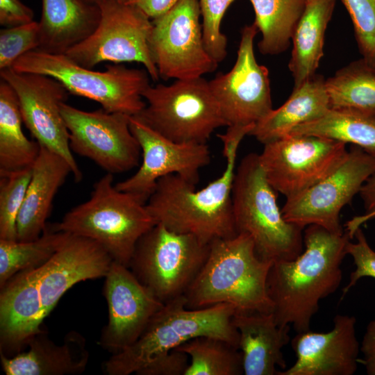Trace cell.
<instances>
[{
	"label": "cell",
	"mask_w": 375,
	"mask_h": 375,
	"mask_svg": "<svg viewBox=\"0 0 375 375\" xmlns=\"http://www.w3.org/2000/svg\"><path fill=\"white\" fill-rule=\"evenodd\" d=\"M253 125L231 126L217 136L223 144L226 167L219 177L196 190V185L177 174L160 178L146 203L156 224L190 234L210 244L238 234L234 222L232 188L239 145Z\"/></svg>",
	"instance_id": "obj_1"
},
{
	"label": "cell",
	"mask_w": 375,
	"mask_h": 375,
	"mask_svg": "<svg viewBox=\"0 0 375 375\" xmlns=\"http://www.w3.org/2000/svg\"><path fill=\"white\" fill-rule=\"evenodd\" d=\"M303 237V251L293 260L274 262L267 283L276 324L296 333L310 330L320 301L340 286L351 240L346 231L336 234L316 224L307 226Z\"/></svg>",
	"instance_id": "obj_2"
},
{
	"label": "cell",
	"mask_w": 375,
	"mask_h": 375,
	"mask_svg": "<svg viewBox=\"0 0 375 375\" xmlns=\"http://www.w3.org/2000/svg\"><path fill=\"white\" fill-rule=\"evenodd\" d=\"M272 263L258 256L246 233L212 241L205 263L183 295L186 308L227 303L238 312H272L267 284Z\"/></svg>",
	"instance_id": "obj_3"
},
{
	"label": "cell",
	"mask_w": 375,
	"mask_h": 375,
	"mask_svg": "<svg viewBox=\"0 0 375 375\" xmlns=\"http://www.w3.org/2000/svg\"><path fill=\"white\" fill-rule=\"evenodd\" d=\"M276 193L259 154L246 155L236 167L232 188L235 228L251 237L260 258L273 262L293 260L303 250V228L284 218Z\"/></svg>",
	"instance_id": "obj_4"
},
{
	"label": "cell",
	"mask_w": 375,
	"mask_h": 375,
	"mask_svg": "<svg viewBox=\"0 0 375 375\" xmlns=\"http://www.w3.org/2000/svg\"><path fill=\"white\" fill-rule=\"evenodd\" d=\"M107 173L93 186L90 198L68 211L56 229L96 241L113 261L128 267L139 239L156 224L146 203L119 190Z\"/></svg>",
	"instance_id": "obj_5"
},
{
	"label": "cell",
	"mask_w": 375,
	"mask_h": 375,
	"mask_svg": "<svg viewBox=\"0 0 375 375\" xmlns=\"http://www.w3.org/2000/svg\"><path fill=\"white\" fill-rule=\"evenodd\" d=\"M235 312L227 303L188 309L184 296L178 297L164 304L133 344L112 354L104 364L105 372L136 373L156 356L200 336L219 338L239 349V334L232 320Z\"/></svg>",
	"instance_id": "obj_6"
},
{
	"label": "cell",
	"mask_w": 375,
	"mask_h": 375,
	"mask_svg": "<svg viewBox=\"0 0 375 375\" xmlns=\"http://www.w3.org/2000/svg\"><path fill=\"white\" fill-rule=\"evenodd\" d=\"M12 68L24 73L52 77L69 94L99 103L110 112L135 116L145 106L142 93L150 85L146 69L107 65L105 71H94L77 64L65 54L35 49L18 58Z\"/></svg>",
	"instance_id": "obj_7"
},
{
	"label": "cell",
	"mask_w": 375,
	"mask_h": 375,
	"mask_svg": "<svg viewBox=\"0 0 375 375\" xmlns=\"http://www.w3.org/2000/svg\"><path fill=\"white\" fill-rule=\"evenodd\" d=\"M142 97L146 106L135 117L175 142L206 144L217 128L227 126L203 76L150 85Z\"/></svg>",
	"instance_id": "obj_8"
},
{
	"label": "cell",
	"mask_w": 375,
	"mask_h": 375,
	"mask_svg": "<svg viewBox=\"0 0 375 375\" xmlns=\"http://www.w3.org/2000/svg\"><path fill=\"white\" fill-rule=\"evenodd\" d=\"M209 251L195 236L156 224L138 241L128 267L165 304L184 295Z\"/></svg>",
	"instance_id": "obj_9"
},
{
	"label": "cell",
	"mask_w": 375,
	"mask_h": 375,
	"mask_svg": "<svg viewBox=\"0 0 375 375\" xmlns=\"http://www.w3.org/2000/svg\"><path fill=\"white\" fill-rule=\"evenodd\" d=\"M99 24L87 38L65 54L86 68L102 62L142 64L153 81L160 78L149 47L152 20L138 7L118 0H96Z\"/></svg>",
	"instance_id": "obj_10"
},
{
	"label": "cell",
	"mask_w": 375,
	"mask_h": 375,
	"mask_svg": "<svg viewBox=\"0 0 375 375\" xmlns=\"http://www.w3.org/2000/svg\"><path fill=\"white\" fill-rule=\"evenodd\" d=\"M347 144L311 135H287L267 142L259 158L278 193L294 197L331 174L344 161Z\"/></svg>",
	"instance_id": "obj_11"
},
{
	"label": "cell",
	"mask_w": 375,
	"mask_h": 375,
	"mask_svg": "<svg viewBox=\"0 0 375 375\" xmlns=\"http://www.w3.org/2000/svg\"><path fill=\"white\" fill-rule=\"evenodd\" d=\"M200 17L199 0H178L152 19L149 47L162 79L199 78L217 67L206 49Z\"/></svg>",
	"instance_id": "obj_12"
},
{
	"label": "cell",
	"mask_w": 375,
	"mask_h": 375,
	"mask_svg": "<svg viewBox=\"0 0 375 375\" xmlns=\"http://www.w3.org/2000/svg\"><path fill=\"white\" fill-rule=\"evenodd\" d=\"M375 172V158L352 145L341 165L302 193L289 199L281 209L284 218L302 228L311 224L342 234L340 213Z\"/></svg>",
	"instance_id": "obj_13"
},
{
	"label": "cell",
	"mask_w": 375,
	"mask_h": 375,
	"mask_svg": "<svg viewBox=\"0 0 375 375\" xmlns=\"http://www.w3.org/2000/svg\"><path fill=\"white\" fill-rule=\"evenodd\" d=\"M60 111L69 131L72 151L112 174L140 165L141 148L131 131L130 115L102 108L84 111L65 102L61 103Z\"/></svg>",
	"instance_id": "obj_14"
},
{
	"label": "cell",
	"mask_w": 375,
	"mask_h": 375,
	"mask_svg": "<svg viewBox=\"0 0 375 375\" xmlns=\"http://www.w3.org/2000/svg\"><path fill=\"white\" fill-rule=\"evenodd\" d=\"M1 79L15 92L23 123L40 146L62 156L69 164L75 182L83 174L72 155L69 133L60 111L69 92L56 79L39 74L0 70Z\"/></svg>",
	"instance_id": "obj_15"
},
{
	"label": "cell",
	"mask_w": 375,
	"mask_h": 375,
	"mask_svg": "<svg viewBox=\"0 0 375 375\" xmlns=\"http://www.w3.org/2000/svg\"><path fill=\"white\" fill-rule=\"evenodd\" d=\"M258 32L254 22L245 26L232 69L208 81L227 127L254 125L273 109L269 72L253 50Z\"/></svg>",
	"instance_id": "obj_16"
},
{
	"label": "cell",
	"mask_w": 375,
	"mask_h": 375,
	"mask_svg": "<svg viewBox=\"0 0 375 375\" xmlns=\"http://www.w3.org/2000/svg\"><path fill=\"white\" fill-rule=\"evenodd\" d=\"M129 126L140 146L142 160L135 174L115 184L117 189L130 193L146 203L157 181L165 176L177 174L197 185L200 170L211 160L207 144L175 142L135 116L130 117Z\"/></svg>",
	"instance_id": "obj_17"
},
{
	"label": "cell",
	"mask_w": 375,
	"mask_h": 375,
	"mask_svg": "<svg viewBox=\"0 0 375 375\" xmlns=\"http://www.w3.org/2000/svg\"><path fill=\"white\" fill-rule=\"evenodd\" d=\"M104 278L103 294L108 305V317L99 344L115 354L138 340L164 303L122 264L112 260Z\"/></svg>",
	"instance_id": "obj_18"
},
{
	"label": "cell",
	"mask_w": 375,
	"mask_h": 375,
	"mask_svg": "<svg viewBox=\"0 0 375 375\" xmlns=\"http://www.w3.org/2000/svg\"><path fill=\"white\" fill-rule=\"evenodd\" d=\"M354 316L338 314L327 332L297 333L291 340L295 362L277 375H353L358 369L360 343Z\"/></svg>",
	"instance_id": "obj_19"
},
{
	"label": "cell",
	"mask_w": 375,
	"mask_h": 375,
	"mask_svg": "<svg viewBox=\"0 0 375 375\" xmlns=\"http://www.w3.org/2000/svg\"><path fill=\"white\" fill-rule=\"evenodd\" d=\"M112 259L96 241L69 233L58 251L39 267L38 286L45 318L75 284L105 277Z\"/></svg>",
	"instance_id": "obj_20"
},
{
	"label": "cell",
	"mask_w": 375,
	"mask_h": 375,
	"mask_svg": "<svg viewBox=\"0 0 375 375\" xmlns=\"http://www.w3.org/2000/svg\"><path fill=\"white\" fill-rule=\"evenodd\" d=\"M39 267L13 276L1 288L0 353H18L42 331L44 317L38 286Z\"/></svg>",
	"instance_id": "obj_21"
},
{
	"label": "cell",
	"mask_w": 375,
	"mask_h": 375,
	"mask_svg": "<svg viewBox=\"0 0 375 375\" xmlns=\"http://www.w3.org/2000/svg\"><path fill=\"white\" fill-rule=\"evenodd\" d=\"M26 351L8 357L0 353L2 369L6 375H65L83 372L89 353L85 338L70 331L62 344L51 341L43 331L33 337Z\"/></svg>",
	"instance_id": "obj_22"
},
{
	"label": "cell",
	"mask_w": 375,
	"mask_h": 375,
	"mask_svg": "<svg viewBox=\"0 0 375 375\" xmlns=\"http://www.w3.org/2000/svg\"><path fill=\"white\" fill-rule=\"evenodd\" d=\"M232 320L239 334L244 374L277 375V367L285 368L282 349L290 341V326H278L272 312H235Z\"/></svg>",
	"instance_id": "obj_23"
},
{
	"label": "cell",
	"mask_w": 375,
	"mask_h": 375,
	"mask_svg": "<svg viewBox=\"0 0 375 375\" xmlns=\"http://www.w3.org/2000/svg\"><path fill=\"white\" fill-rule=\"evenodd\" d=\"M69 174L72 169L65 159L40 146L17 221V241H31L42 235L53 199Z\"/></svg>",
	"instance_id": "obj_24"
},
{
	"label": "cell",
	"mask_w": 375,
	"mask_h": 375,
	"mask_svg": "<svg viewBox=\"0 0 375 375\" xmlns=\"http://www.w3.org/2000/svg\"><path fill=\"white\" fill-rule=\"evenodd\" d=\"M100 17L98 6L84 0H42L38 49L65 54L93 33Z\"/></svg>",
	"instance_id": "obj_25"
},
{
	"label": "cell",
	"mask_w": 375,
	"mask_h": 375,
	"mask_svg": "<svg viewBox=\"0 0 375 375\" xmlns=\"http://www.w3.org/2000/svg\"><path fill=\"white\" fill-rule=\"evenodd\" d=\"M329 109L325 79L322 75L315 74L293 88L281 107L272 109L256 122L249 135L265 144L288 135L298 125L322 117Z\"/></svg>",
	"instance_id": "obj_26"
},
{
	"label": "cell",
	"mask_w": 375,
	"mask_h": 375,
	"mask_svg": "<svg viewBox=\"0 0 375 375\" xmlns=\"http://www.w3.org/2000/svg\"><path fill=\"white\" fill-rule=\"evenodd\" d=\"M335 3V0H306L305 10L292 37L293 47L288 67L294 88L316 74Z\"/></svg>",
	"instance_id": "obj_27"
},
{
	"label": "cell",
	"mask_w": 375,
	"mask_h": 375,
	"mask_svg": "<svg viewBox=\"0 0 375 375\" xmlns=\"http://www.w3.org/2000/svg\"><path fill=\"white\" fill-rule=\"evenodd\" d=\"M19 101L12 88L0 81V176L32 167L40 145L24 135Z\"/></svg>",
	"instance_id": "obj_28"
},
{
	"label": "cell",
	"mask_w": 375,
	"mask_h": 375,
	"mask_svg": "<svg viewBox=\"0 0 375 375\" xmlns=\"http://www.w3.org/2000/svg\"><path fill=\"white\" fill-rule=\"evenodd\" d=\"M288 135H311L358 146L375 158V117L329 109L322 117L297 126Z\"/></svg>",
	"instance_id": "obj_29"
},
{
	"label": "cell",
	"mask_w": 375,
	"mask_h": 375,
	"mask_svg": "<svg viewBox=\"0 0 375 375\" xmlns=\"http://www.w3.org/2000/svg\"><path fill=\"white\" fill-rule=\"evenodd\" d=\"M254 12V23L262 38L258 50L264 55L284 52L290 46L296 26L306 5V0H249Z\"/></svg>",
	"instance_id": "obj_30"
},
{
	"label": "cell",
	"mask_w": 375,
	"mask_h": 375,
	"mask_svg": "<svg viewBox=\"0 0 375 375\" xmlns=\"http://www.w3.org/2000/svg\"><path fill=\"white\" fill-rule=\"evenodd\" d=\"M330 109L350 110L375 117V69L361 58L325 80Z\"/></svg>",
	"instance_id": "obj_31"
},
{
	"label": "cell",
	"mask_w": 375,
	"mask_h": 375,
	"mask_svg": "<svg viewBox=\"0 0 375 375\" xmlns=\"http://www.w3.org/2000/svg\"><path fill=\"white\" fill-rule=\"evenodd\" d=\"M69 233L47 225L42 235L21 242L0 240V288L21 271L40 267L61 247Z\"/></svg>",
	"instance_id": "obj_32"
},
{
	"label": "cell",
	"mask_w": 375,
	"mask_h": 375,
	"mask_svg": "<svg viewBox=\"0 0 375 375\" xmlns=\"http://www.w3.org/2000/svg\"><path fill=\"white\" fill-rule=\"evenodd\" d=\"M175 349L190 357V365L185 375L244 374L240 351L225 340L200 336Z\"/></svg>",
	"instance_id": "obj_33"
},
{
	"label": "cell",
	"mask_w": 375,
	"mask_h": 375,
	"mask_svg": "<svg viewBox=\"0 0 375 375\" xmlns=\"http://www.w3.org/2000/svg\"><path fill=\"white\" fill-rule=\"evenodd\" d=\"M32 167L0 176V240H17V221L31 178Z\"/></svg>",
	"instance_id": "obj_34"
},
{
	"label": "cell",
	"mask_w": 375,
	"mask_h": 375,
	"mask_svg": "<svg viewBox=\"0 0 375 375\" xmlns=\"http://www.w3.org/2000/svg\"><path fill=\"white\" fill-rule=\"evenodd\" d=\"M234 1L199 0L203 43L208 53L217 63L227 55V38L221 31V24L226 11Z\"/></svg>",
	"instance_id": "obj_35"
},
{
	"label": "cell",
	"mask_w": 375,
	"mask_h": 375,
	"mask_svg": "<svg viewBox=\"0 0 375 375\" xmlns=\"http://www.w3.org/2000/svg\"><path fill=\"white\" fill-rule=\"evenodd\" d=\"M341 1L351 18L362 58L375 69V0Z\"/></svg>",
	"instance_id": "obj_36"
},
{
	"label": "cell",
	"mask_w": 375,
	"mask_h": 375,
	"mask_svg": "<svg viewBox=\"0 0 375 375\" xmlns=\"http://www.w3.org/2000/svg\"><path fill=\"white\" fill-rule=\"evenodd\" d=\"M40 44L39 22L4 28L0 31V70L10 68L26 53Z\"/></svg>",
	"instance_id": "obj_37"
},
{
	"label": "cell",
	"mask_w": 375,
	"mask_h": 375,
	"mask_svg": "<svg viewBox=\"0 0 375 375\" xmlns=\"http://www.w3.org/2000/svg\"><path fill=\"white\" fill-rule=\"evenodd\" d=\"M356 242H348L346 247L347 254L352 257L355 269L349 276V281L342 289V298L353 288L357 282L364 278H375V251L370 247L360 227L354 233Z\"/></svg>",
	"instance_id": "obj_38"
},
{
	"label": "cell",
	"mask_w": 375,
	"mask_h": 375,
	"mask_svg": "<svg viewBox=\"0 0 375 375\" xmlns=\"http://www.w3.org/2000/svg\"><path fill=\"white\" fill-rule=\"evenodd\" d=\"M189 365V356L182 351L174 349L152 358L135 374L185 375Z\"/></svg>",
	"instance_id": "obj_39"
},
{
	"label": "cell",
	"mask_w": 375,
	"mask_h": 375,
	"mask_svg": "<svg viewBox=\"0 0 375 375\" xmlns=\"http://www.w3.org/2000/svg\"><path fill=\"white\" fill-rule=\"evenodd\" d=\"M33 10L20 0H0V24L14 27L33 22Z\"/></svg>",
	"instance_id": "obj_40"
},
{
	"label": "cell",
	"mask_w": 375,
	"mask_h": 375,
	"mask_svg": "<svg viewBox=\"0 0 375 375\" xmlns=\"http://www.w3.org/2000/svg\"><path fill=\"white\" fill-rule=\"evenodd\" d=\"M362 363L368 375H375V317L367 324L360 343Z\"/></svg>",
	"instance_id": "obj_41"
},
{
	"label": "cell",
	"mask_w": 375,
	"mask_h": 375,
	"mask_svg": "<svg viewBox=\"0 0 375 375\" xmlns=\"http://www.w3.org/2000/svg\"><path fill=\"white\" fill-rule=\"evenodd\" d=\"M178 1V0H127L125 3L138 7L152 20L170 10Z\"/></svg>",
	"instance_id": "obj_42"
},
{
	"label": "cell",
	"mask_w": 375,
	"mask_h": 375,
	"mask_svg": "<svg viewBox=\"0 0 375 375\" xmlns=\"http://www.w3.org/2000/svg\"><path fill=\"white\" fill-rule=\"evenodd\" d=\"M365 212L363 215H368L375 212V172L371 175L360 192Z\"/></svg>",
	"instance_id": "obj_43"
},
{
	"label": "cell",
	"mask_w": 375,
	"mask_h": 375,
	"mask_svg": "<svg viewBox=\"0 0 375 375\" xmlns=\"http://www.w3.org/2000/svg\"><path fill=\"white\" fill-rule=\"evenodd\" d=\"M375 218V212L368 215H358L353 217L349 220L346 224V231L349 236L352 238L355 231L360 227V226L369 219Z\"/></svg>",
	"instance_id": "obj_44"
},
{
	"label": "cell",
	"mask_w": 375,
	"mask_h": 375,
	"mask_svg": "<svg viewBox=\"0 0 375 375\" xmlns=\"http://www.w3.org/2000/svg\"><path fill=\"white\" fill-rule=\"evenodd\" d=\"M84 1H85L87 2H89V3H95L94 2H95L96 0H84ZM118 1H122V2H126L127 0H118Z\"/></svg>",
	"instance_id": "obj_45"
}]
</instances>
